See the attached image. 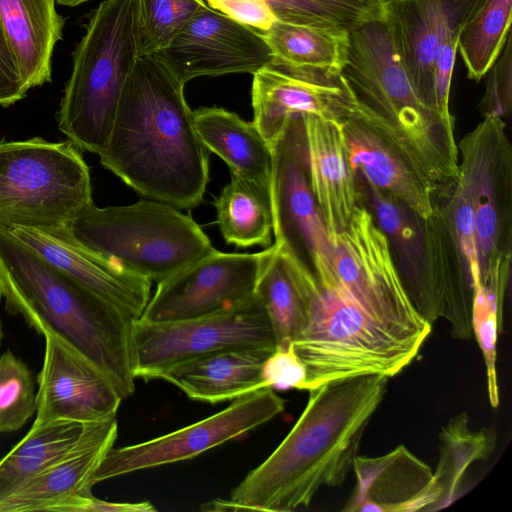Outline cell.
Returning <instances> with one entry per match:
<instances>
[{
    "instance_id": "obj_6",
    "label": "cell",
    "mask_w": 512,
    "mask_h": 512,
    "mask_svg": "<svg viewBox=\"0 0 512 512\" xmlns=\"http://www.w3.org/2000/svg\"><path fill=\"white\" fill-rule=\"evenodd\" d=\"M308 319L292 343L305 364L304 391L364 376L391 378L428 336L391 328L364 311L336 275L307 278Z\"/></svg>"
},
{
    "instance_id": "obj_14",
    "label": "cell",
    "mask_w": 512,
    "mask_h": 512,
    "mask_svg": "<svg viewBox=\"0 0 512 512\" xmlns=\"http://www.w3.org/2000/svg\"><path fill=\"white\" fill-rule=\"evenodd\" d=\"M270 145L275 243L308 265L316 276L334 272L331 237L308 180L303 116L292 117Z\"/></svg>"
},
{
    "instance_id": "obj_12",
    "label": "cell",
    "mask_w": 512,
    "mask_h": 512,
    "mask_svg": "<svg viewBox=\"0 0 512 512\" xmlns=\"http://www.w3.org/2000/svg\"><path fill=\"white\" fill-rule=\"evenodd\" d=\"M331 241L334 272L364 311L396 330L429 336L432 324L412 304L388 239L364 204Z\"/></svg>"
},
{
    "instance_id": "obj_20",
    "label": "cell",
    "mask_w": 512,
    "mask_h": 512,
    "mask_svg": "<svg viewBox=\"0 0 512 512\" xmlns=\"http://www.w3.org/2000/svg\"><path fill=\"white\" fill-rule=\"evenodd\" d=\"M483 1L389 0L386 19L395 50L417 95L436 112V56L449 35L462 29Z\"/></svg>"
},
{
    "instance_id": "obj_17",
    "label": "cell",
    "mask_w": 512,
    "mask_h": 512,
    "mask_svg": "<svg viewBox=\"0 0 512 512\" xmlns=\"http://www.w3.org/2000/svg\"><path fill=\"white\" fill-rule=\"evenodd\" d=\"M157 54L183 84L200 76L254 75L274 58L260 32L207 4Z\"/></svg>"
},
{
    "instance_id": "obj_16",
    "label": "cell",
    "mask_w": 512,
    "mask_h": 512,
    "mask_svg": "<svg viewBox=\"0 0 512 512\" xmlns=\"http://www.w3.org/2000/svg\"><path fill=\"white\" fill-rule=\"evenodd\" d=\"M253 76V123L270 144L294 116L316 115L341 123L357 103L338 70L272 60Z\"/></svg>"
},
{
    "instance_id": "obj_42",
    "label": "cell",
    "mask_w": 512,
    "mask_h": 512,
    "mask_svg": "<svg viewBox=\"0 0 512 512\" xmlns=\"http://www.w3.org/2000/svg\"><path fill=\"white\" fill-rule=\"evenodd\" d=\"M155 507L150 502H110L92 496L85 512H153Z\"/></svg>"
},
{
    "instance_id": "obj_15",
    "label": "cell",
    "mask_w": 512,
    "mask_h": 512,
    "mask_svg": "<svg viewBox=\"0 0 512 512\" xmlns=\"http://www.w3.org/2000/svg\"><path fill=\"white\" fill-rule=\"evenodd\" d=\"M272 245L257 253L211 252L157 283L139 319L165 322L206 316L237 307L255 294Z\"/></svg>"
},
{
    "instance_id": "obj_11",
    "label": "cell",
    "mask_w": 512,
    "mask_h": 512,
    "mask_svg": "<svg viewBox=\"0 0 512 512\" xmlns=\"http://www.w3.org/2000/svg\"><path fill=\"white\" fill-rule=\"evenodd\" d=\"M276 347L269 319L254 296L229 310L178 321L135 319L132 372L135 379H159L170 367L218 350Z\"/></svg>"
},
{
    "instance_id": "obj_2",
    "label": "cell",
    "mask_w": 512,
    "mask_h": 512,
    "mask_svg": "<svg viewBox=\"0 0 512 512\" xmlns=\"http://www.w3.org/2000/svg\"><path fill=\"white\" fill-rule=\"evenodd\" d=\"M387 377L364 376L310 390L298 420L275 450L210 511H292L323 487L342 485L377 409Z\"/></svg>"
},
{
    "instance_id": "obj_4",
    "label": "cell",
    "mask_w": 512,
    "mask_h": 512,
    "mask_svg": "<svg viewBox=\"0 0 512 512\" xmlns=\"http://www.w3.org/2000/svg\"><path fill=\"white\" fill-rule=\"evenodd\" d=\"M357 178L363 204L385 233L416 310L431 324L445 319L454 338L471 339L479 275L459 245L442 204L438 201L435 212L422 217L368 180Z\"/></svg>"
},
{
    "instance_id": "obj_26",
    "label": "cell",
    "mask_w": 512,
    "mask_h": 512,
    "mask_svg": "<svg viewBox=\"0 0 512 512\" xmlns=\"http://www.w3.org/2000/svg\"><path fill=\"white\" fill-rule=\"evenodd\" d=\"M55 0H0V18L19 76L27 90L51 82V59L65 19Z\"/></svg>"
},
{
    "instance_id": "obj_43",
    "label": "cell",
    "mask_w": 512,
    "mask_h": 512,
    "mask_svg": "<svg viewBox=\"0 0 512 512\" xmlns=\"http://www.w3.org/2000/svg\"><path fill=\"white\" fill-rule=\"evenodd\" d=\"M57 4L67 6V7H76L80 4L86 3L90 0H55Z\"/></svg>"
},
{
    "instance_id": "obj_33",
    "label": "cell",
    "mask_w": 512,
    "mask_h": 512,
    "mask_svg": "<svg viewBox=\"0 0 512 512\" xmlns=\"http://www.w3.org/2000/svg\"><path fill=\"white\" fill-rule=\"evenodd\" d=\"M512 0H484L462 27L457 50L467 77L479 82L501 54L511 34Z\"/></svg>"
},
{
    "instance_id": "obj_34",
    "label": "cell",
    "mask_w": 512,
    "mask_h": 512,
    "mask_svg": "<svg viewBox=\"0 0 512 512\" xmlns=\"http://www.w3.org/2000/svg\"><path fill=\"white\" fill-rule=\"evenodd\" d=\"M260 1L278 21L345 33L366 23L386 19L389 3V0Z\"/></svg>"
},
{
    "instance_id": "obj_3",
    "label": "cell",
    "mask_w": 512,
    "mask_h": 512,
    "mask_svg": "<svg viewBox=\"0 0 512 512\" xmlns=\"http://www.w3.org/2000/svg\"><path fill=\"white\" fill-rule=\"evenodd\" d=\"M0 291L9 311L96 365L123 399L135 391L134 318L89 291L0 227Z\"/></svg>"
},
{
    "instance_id": "obj_39",
    "label": "cell",
    "mask_w": 512,
    "mask_h": 512,
    "mask_svg": "<svg viewBox=\"0 0 512 512\" xmlns=\"http://www.w3.org/2000/svg\"><path fill=\"white\" fill-rule=\"evenodd\" d=\"M306 375L305 364L295 352L293 344L276 347L263 367L265 387L274 390H304Z\"/></svg>"
},
{
    "instance_id": "obj_7",
    "label": "cell",
    "mask_w": 512,
    "mask_h": 512,
    "mask_svg": "<svg viewBox=\"0 0 512 512\" xmlns=\"http://www.w3.org/2000/svg\"><path fill=\"white\" fill-rule=\"evenodd\" d=\"M73 51L57 113L59 130L80 150L100 154L124 84L138 58L135 0H105L92 10Z\"/></svg>"
},
{
    "instance_id": "obj_38",
    "label": "cell",
    "mask_w": 512,
    "mask_h": 512,
    "mask_svg": "<svg viewBox=\"0 0 512 512\" xmlns=\"http://www.w3.org/2000/svg\"><path fill=\"white\" fill-rule=\"evenodd\" d=\"M486 89L480 102L484 117L506 116L511 109L512 98V46L511 34L497 60L486 73Z\"/></svg>"
},
{
    "instance_id": "obj_25",
    "label": "cell",
    "mask_w": 512,
    "mask_h": 512,
    "mask_svg": "<svg viewBox=\"0 0 512 512\" xmlns=\"http://www.w3.org/2000/svg\"><path fill=\"white\" fill-rule=\"evenodd\" d=\"M276 347L218 350L178 363L159 379L195 401L217 404L266 388L263 367Z\"/></svg>"
},
{
    "instance_id": "obj_31",
    "label": "cell",
    "mask_w": 512,
    "mask_h": 512,
    "mask_svg": "<svg viewBox=\"0 0 512 512\" xmlns=\"http://www.w3.org/2000/svg\"><path fill=\"white\" fill-rule=\"evenodd\" d=\"M496 443V431L486 427L471 430L465 412L449 419L439 434V459L433 476L440 498L434 511L456 499L467 470L473 463L486 460Z\"/></svg>"
},
{
    "instance_id": "obj_44",
    "label": "cell",
    "mask_w": 512,
    "mask_h": 512,
    "mask_svg": "<svg viewBox=\"0 0 512 512\" xmlns=\"http://www.w3.org/2000/svg\"><path fill=\"white\" fill-rule=\"evenodd\" d=\"M1 338H2V326H1V321H0V342H1Z\"/></svg>"
},
{
    "instance_id": "obj_18",
    "label": "cell",
    "mask_w": 512,
    "mask_h": 512,
    "mask_svg": "<svg viewBox=\"0 0 512 512\" xmlns=\"http://www.w3.org/2000/svg\"><path fill=\"white\" fill-rule=\"evenodd\" d=\"M42 335L45 349L32 426L59 420L92 424L116 418L124 399L109 378L54 333Z\"/></svg>"
},
{
    "instance_id": "obj_9",
    "label": "cell",
    "mask_w": 512,
    "mask_h": 512,
    "mask_svg": "<svg viewBox=\"0 0 512 512\" xmlns=\"http://www.w3.org/2000/svg\"><path fill=\"white\" fill-rule=\"evenodd\" d=\"M92 204L89 167L72 142L0 141V227L69 229Z\"/></svg>"
},
{
    "instance_id": "obj_5",
    "label": "cell",
    "mask_w": 512,
    "mask_h": 512,
    "mask_svg": "<svg viewBox=\"0 0 512 512\" xmlns=\"http://www.w3.org/2000/svg\"><path fill=\"white\" fill-rule=\"evenodd\" d=\"M341 74L356 101L381 119L403 144L437 198L459 179L454 124L417 95L395 50L387 19L348 33Z\"/></svg>"
},
{
    "instance_id": "obj_13",
    "label": "cell",
    "mask_w": 512,
    "mask_h": 512,
    "mask_svg": "<svg viewBox=\"0 0 512 512\" xmlns=\"http://www.w3.org/2000/svg\"><path fill=\"white\" fill-rule=\"evenodd\" d=\"M286 401L272 388L234 399L225 409L162 436L106 453L92 485L119 476L194 458L277 417Z\"/></svg>"
},
{
    "instance_id": "obj_32",
    "label": "cell",
    "mask_w": 512,
    "mask_h": 512,
    "mask_svg": "<svg viewBox=\"0 0 512 512\" xmlns=\"http://www.w3.org/2000/svg\"><path fill=\"white\" fill-rule=\"evenodd\" d=\"M260 33L278 62L338 71L345 63L348 33L278 20Z\"/></svg>"
},
{
    "instance_id": "obj_37",
    "label": "cell",
    "mask_w": 512,
    "mask_h": 512,
    "mask_svg": "<svg viewBox=\"0 0 512 512\" xmlns=\"http://www.w3.org/2000/svg\"><path fill=\"white\" fill-rule=\"evenodd\" d=\"M503 300L481 284L475 286L472 308V331L483 354L487 391L490 405H499V388L496 372V346L502 321Z\"/></svg>"
},
{
    "instance_id": "obj_29",
    "label": "cell",
    "mask_w": 512,
    "mask_h": 512,
    "mask_svg": "<svg viewBox=\"0 0 512 512\" xmlns=\"http://www.w3.org/2000/svg\"><path fill=\"white\" fill-rule=\"evenodd\" d=\"M214 205L227 243L239 248L270 246L274 228L270 186L231 174Z\"/></svg>"
},
{
    "instance_id": "obj_36",
    "label": "cell",
    "mask_w": 512,
    "mask_h": 512,
    "mask_svg": "<svg viewBox=\"0 0 512 512\" xmlns=\"http://www.w3.org/2000/svg\"><path fill=\"white\" fill-rule=\"evenodd\" d=\"M32 374L10 349L0 356V433L19 430L36 413Z\"/></svg>"
},
{
    "instance_id": "obj_30",
    "label": "cell",
    "mask_w": 512,
    "mask_h": 512,
    "mask_svg": "<svg viewBox=\"0 0 512 512\" xmlns=\"http://www.w3.org/2000/svg\"><path fill=\"white\" fill-rule=\"evenodd\" d=\"M93 424L59 420L31 426L26 435L0 458V500L70 453Z\"/></svg>"
},
{
    "instance_id": "obj_10",
    "label": "cell",
    "mask_w": 512,
    "mask_h": 512,
    "mask_svg": "<svg viewBox=\"0 0 512 512\" xmlns=\"http://www.w3.org/2000/svg\"><path fill=\"white\" fill-rule=\"evenodd\" d=\"M459 183L473 207L479 284L504 296L511 271L512 147L502 118L488 116L459 142Z\"/></svg>"
},
{
    "instance_id": "obj_28",
    "label": "cell",
    "mask_w": 512,
    "mask_h": 512,
    "mask_svg": "<svg viewBox=\"0 0 512 512\" xmlns=\"http://www.w3.org/2000/svg\"><path fill=\"white\" fill-rule=\"evenodd\" d=\"M194 124L204 146L231 174L270 186L272 148L253 122L223 108L205 107L194 111Z\"/></svg>"
},
{
    "instance_id": "obj_21",
    "label": "cell",
    "mask_w": 512,
    "mask_h": 512,
    "mask_svg": "<svg viewBox=\"0 0 512 512\" xmlns=\"http://www.w3.org/2000/svg\"><path fill=\"white\" fill-rule=\"evenodd\" d=\"M118 435L117 419L95 423L66 456L0 500V512H85L92 477Z\"/></svg>"
},
{
    "instance_id": "obj_24",
    "label": "cell",
    "mask_w": 512,
    "mask_h": 512,
    "mask_svg": "<svg viewBox=\"0 0 512 512\" xmlns=\"http://www.w3.org/2000/svg\"><path fill=\"white\" fill-rule=\"evenodd\" d=\"M303 129L309 185L332 239L363 204L360 185L340 122L303 115Z\"/></svg>"
},
{
    "instance_id": "obj_1",
    "label": "cell",
    "mask_w": 512,
    "mask_h": 512,
    "mask_svg": "<svg viewBox=\"0 0 512 512\" xmlns=\"http://www.w3.org/2000/svg\"><path fill=\"white\" fill-rule=\"evenodd\" d=\"M184 85L157 53L138 56L99 156L147 199L191 209L203 200L209 150L196 131Z\"/></svg>"
},
{
    "instance_id": "obj_23",
    "label": "cell",
    "mask_w": 512,
    "mask_h": 512,
    "mask_svg": "<svg viewBox=\"0 0 512 512\" xmlns=\"http://www.w3.org/2000/svg\"><path fill=\"white\" fill-rule=\"evenodd\" d=\"M355 489L345 512L434 511L440 492L432 469L406 446L376 457L357 455Z\"/></svg>"
},
{
    "instance_id": "obj_45",
    "label": "cell",
    "mask_w": 512,
    "mask_h": 512,
    "mask_svg": "<svg viewBox=\"0 0 512 512\" xmlns=\"http://www.w3.org/2000/svg\"><path fill=\"white\" fill-rule=\"evenodd\" d=\"M1 298H2V294H1V291H0V301H1Z\"/></svg>"
},
{
    "instance_id": "obj_41",
    "label": "cell",
    "mask_w": 512,
    "mask_h": 512,
    "mask_svg": "<svg viewBox=\"0 0 512 512\" xmlns=\"http://www.w3.org/2000/svg\"><path fill=\"white\" fill-rule=\"evenodd\" d=\"M27 92L7 44L0 18V106L8 107L16 103Z\"/></svg>"
},
{
    "instance_id": "obj_35",
    "label": "cell",
    "mask_w": 512,
    "mask_h": 512,
    "mask_svg": "<svg viewBox=\"0 0 512 512\" xmlns=\"http://www.w3.org/2000/svg\"><path fill=\"white\" fill-rule=\"evenodd\" d=\"M204 5L203 0H135L138 55L163 50Z\"/></svg>"
},
{
    "instance_id": "obj_27",
    "label": "cell",
    "mask_w": 512,
    "mask_h": 512,
    "mask_svg": "<svg viewBox=\"0 0 512 512\" xmlns=\"http://www.w3.org/2000/svg\"><path fill=\"white\" fill-rule=\"evenodd\" d=\"M311 268L276 243L262 266L255 296L272 328L276 347H288L308 319L307 277Z\"/></svg>"
},
{
    "instance_id": "obj_22",
    "label": "cell",
    "mask_w": 512,
    "mask_h": 512,
    "mask_svg": "<svg viewBox=\"0 0 512 512\" xmlns=\"http://www.w3.org/2000/svg\"><path fill=\"white\" fill-rule=\"evenodd\" d=\"M18 240L100 298L139 319L150 299L152 281L81 245L69 229L9 230Z\"/></svg>"
},
{
    "instance_id": "obj_19",
    "label": "cell",
    "mask_w": 512,
    "mask_h": 512,
    "mask_svg": "<svg viewBox=\"0 0 512 512\" xmlns=\"http://www.w3.org/2000/svg\"><path fill=\"white\" fill-rule=\"evenodd\" d=\"M341 129L357 175L422 217L435 212L438 199L431 184L381 119L357 102L341 122Z\"/></svg>"
},
{
    "instance_id": "obj_40",
    "label": "cell",
    "mask_w": 512,
    "mask_h": 512,
    "mask_svg": "<svg viewBox=\"0 0 512 512\" xmlns=\"http://www.w3.org/2000/svg\"><path fill=\"white\" fill-rule=\"evenodd\" d=\"M205 3L258 32L266 31L276 21L269 8L260 0H206Z\"/></svg>"
},
{
    "instance_id": "obj_8",
    "label": "cell",
    "mask_w": 512,
    "mask_h": 512,
    "mask_svg": "<svg viewBox=\"0 0 512 512\" xmlns=\"http://www.w3.org/2000/svg\"><path fill=\"white\" fill-rule=\"evenodd\" d=\"M180 210L152 199L104 208L93 203L69 232L87 249L159 283L214 249Z\"/></svg>"
}]
</instances>
